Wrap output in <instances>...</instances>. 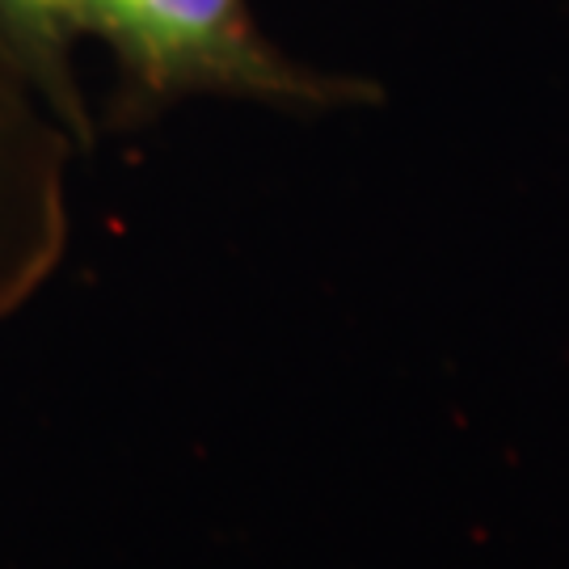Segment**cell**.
I'll list each match as a JSON object with an SVG mask.
<instances>
[{
	"instance_id": "1",
	"label": "cell",
	"mask_w": 569,
	"mask_h": 569,
	"mask_svg": "<svg viewBox=\"0 0 569 569\" xmlns=\"http://www.w3.org/2000/svg\"><path fill=\"white\" fill-rule=\"evenodd\" d=\"M84 34L102 39L143 98H241L279 110H359L385 89L291 60L262 34L249 0H81Z\"/></svg>"
},
{
	"instance_id": "2",
	"label": "cell",
	"mask_w": 569,
	"mask_h": 569,
	"mask_svg": "<svg viewBox=\"0 0 569 569\" xmlns=\"http://www.w3.org/2000/svg\"><path fill=\"white\" fill-rule=\"evenodd\" d=\"M72 127L0 34V317L39 291L68 244Z\"/></svg>"
},
{
	"instance_id": "3",
	"label": "cell",
	"mask_w": 569,
	"mask_h": 569,
	"mask_svg": "<svg viewBox=\"0 0 569 569\" xmlns=\"http://www.w3.org/2000/svg\"><path fill=\"white\" fill-rule=\"evenodd\" d=\"M0 34L30 63L72 136L89 140V110L72 72V42L84 34L81 0H0Z\"/></svg>"
}]
</instances>
